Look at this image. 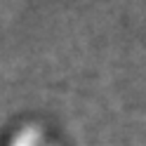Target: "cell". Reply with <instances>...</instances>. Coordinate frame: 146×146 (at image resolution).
<instances>
[{"instance_id": "obj_1", "label": "cell", "mask_w": 146, "mask_h": 146, "mask_svg": "<svg viewBox=\"0 0 146 146\" xmlns=\"http://www.w3.org/2000/svg\"><path fill=\"white\" fill-rule=\"evenodd\" d=\"M5 146H57L40 123H26L7 137Z\"/></svg>"}]
</instances>
